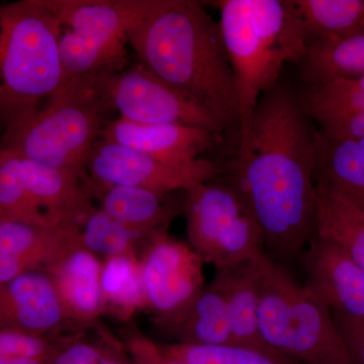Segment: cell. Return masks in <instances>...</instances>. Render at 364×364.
I'll return each instance as SVG.
<instances>
[{"label": "cell", "instance_id": "obj_25", "mask_svg": "<svg viewBox=\"0 0 364 364\" xmlns=\"http://www.w3.org/2000/svg\"><path fill=\"white\" fill-rule=\"evenodd\" d=\"M304 112L318 127L364 111V75L306 86L299 95Z\"/></svg>", "mask_w": 364, "mask_h": 364}, {"label": "cell", "instance_id": "obj_19", "mask_svg": "<svg viewBox=\"0 0 364 364\" xmlns=\"http://www.w3.org/2000/svg\"><path fill=\"white\" fill-rule=\"evenodd\" d=\"M316 184L364 215V139L333 141L316 129Z\"/></svg>", "mask_w": 364, "mask_h": 364}, {"label": "cell", "instance_id": "obj_30", "mask_svg": "<svg viewBox=\"0 0 364 364\" xmlns=\"http://www.w3.org/2000/svg\"><path fill=\"white\" fill-rule=\"evenodd\" d=\"M48 364H126L95 345L73 343L55 354Z\"/></svg>", "mask_w": 364, "mask_h": 364}, {"label": "cell", "instance_id": "obj_7", "mask_svg": "<svg viewBox=\"0 0 364 364\" xmlns=\"http://www.w3.org/2000/svg\"><path fill=\"white\" fill-rule=\"evenodd\" d=\"M58 20L63 85L128 66L132 35L164 0H40Z\"/></svg>", "mask_w": 364, "mask_h": 364}, {"label": "cell", "instance_id": "obj_27", "mask_svg": "<svg viewBox=\"0 0 364 364\" xmlns=\"http://www.w3.org/2000/svg\"><path fill=\"white\" fill-rule=\"evenodd\" d=\"M160 346L170 358L184 364H304L272 349L245 345L173 343Z\"/></svg>", "mask_w": 364, "mask_h": 364}, {"label": "cell", "instance_id": "obj_12", "mask_svg": "<svg viewBox=\"0 0 364 364\" xmlns=\"http://www.w3.org/2000/svg\"><path fill=\"white\" fill-rule=\"evenodd\" d=\"M148 240L140 258L148 308L160 325L171 328L205 287V263L188 244L167 232Z\"/></svg>", "mask_w": 364, "mask_h": 364}, {"label": "cell", "instance_id": "obj_21", "mask_svg": "<svg viewBox=\"0 0 364 364\" xmlns=\"http://www.w3.org/2000/svg\"><path fill=\"white\" fill-rule=\"evenodd\" d=\"M306 86L364 75V31L344 39L306 44L296 62Z\"/></svg>", "mask_w": 364, "mask_h": 364}, {"label": "cell", "instance_id": "obj_2", "mask_svg": "<svg viewBox=\"0 0 364 364\" xmlns=\"http://www.w3.org/2000/svg\"><path fill=\"white\" fill-rule=\"evenodd\" d=\"M139 63L221 123L238 127V104L219 21L203 2L164 0L132 35Z\"/></svg>", "mask_w": 364, "mask_h": 364}, {"label": "cell", "instance_id": "obj_8", "mask_svg": "<svg viewBox=\"0 0 364 364\" xmlns=\"http://www.w3.org/2000/svg\"><path fill=\"white\" fill-rule=\"evenodd\" d=\"M93 210L88 182L0 149V219L46 228L80 226Z\"/></svg>", "mask_w": 364, "mask_h": 364}, {"label": "cell", "instance_id": "obj_31", "mask_svg": "<svg viewBox=\"0 0 364 364\" xmlns=\"http://www.w3.org/2000/svg\"><path fill=\"white\" fill-rule=\"evenodd\" d=\"M331 313L352 364H364V320Z\"/></svg>", "mask_w": 364, "mask_h": 364}, {"label": "cell", "instance_id": "obj_15", "mask_svg": "<svg viewBox=\"0 0 364 364\" xmlns=\"http://www.w3.org/2000/svg\"><path fill=\"white\" fill-rule=\"evenodd\" d=\"M100 139L126 146L174 165H189L221 142L223 136L205 129L179 124H140L114 119Z\"/></svg>", "mask_w": 364, "mask_h": 364}, {"label": "cell", "instance_id": "obj_14", "mask_svg": "<svg viewBox=\"0 0 364 364\" xmlns=\"http://www.w3.org/2000/svg\"><path fill=\"white\" fill-rule=\"evenodd\" d=\"M79 227H38L0 219V286L25 272H46L67 251L80 245Z\"/></svg>", "mask_w": 364, "mask_h": 364}, {"label": "cell", "instance_id": "obj_28", "mask_svg": "<svg viewBox=\"0 0 364 364\" xmlns=\"http://www.w3.org/2000/svg\"><path fill=\"white\" fill-rule=\"evenodd\" d=\"M130 228L112 219L104 210H93L79 227L81 247L95 255H132L136 239L140 238Z\"/></svg>", "mask_w": 364, "mask_h": 364}, {"label": "cell", "instance_id": "obj_18", "mask_svg": "<svg viewBox=\"0 0 364 364\" xmlns=\"http://www.w3.org/2000/svg\"><path fill=\"white\" fill-rule=\"evenodd\" d=\"M102 267L95 254L79 245L46 270L65 317L87 324L102 313L105 308L100 287Z\"/></svg>", "mask_w": 364, "mask_h": 364}, {"label": "cell", "instance_id": "obj_26", "mask_svg": "<svg viewBox=\"0 0 364 364\" xmlns=\"http://www.w3.org/2000/svg\"><path fill=\"white\" fill-rule=\"evenodd\" d=\"M104 306H111L121 317H130L148 308L140 258L136 254L105 258L100 274Z\"/></svg>", "mask_w": 364, "mask_h": 364}, {"label": "cell", "instance_id": "obj_3", "mask_svg": "<svg viewBox=\"0 0 364 364\" xmlns=\"http://www.w3.org/2000/svg\"><path fill=\"white\" fill-rule=\"evenodd\" d=\"M220 28L233 72L239 136L261 97L277 86L287 62H298L306 36L291 0H218Z\"/></svg>", "mask_w": 364, "mask_h": 364}, {"label": "cell", "instance_id": "obj_24", "mask_svg": "<svg viewBox=\"0 0 364 364\" xmlns=\"http://www.w3.org/2000/svg\"><path fill=\"white\" fill-rule=\"evenodd\" d=\"M309 43L344 39L364 31V0H291Z\"/></svg>", "mask_w": 364, "mask_h": 364}, {"label": "cell", "instance_id": "obj_22", "mask_svg": "<svg viewBox=\"0 0 364 364\" xmlns=\"http://www.w3.org/2000/svg\"><path fill=\"white\" fill-rule=\"evenodd\" d=\"M173 330L177 343L193 345L231 344L232 334L226 298L213 279L196 296Z\"/></svg>", "mask_w": 364, "mask_h": 364}, {"label": "cell", "instance_id": "obj_9", "mask_svg": "<svg viewBox=\"0 0 364 364\" xmlns=\"http://www.w3.org/2000/svg\"><path fill=\"white\" fill-rule=\"evenodd\" d=\"M215 179L186 191L184 214L188 245L203 263L221 268L265 251L259 224L245 196L234 182Z\"/></svg>", "mask_w": 364, "mask_h": 364}, {"label": "cell", "instance_id": "obj_11", "mask_svg": "<svg viewBox=\"0 0 364 364\" xmlns=\"http://www.w3.org/2000/svg\"><path fill=\"white\" fill-rule=\"evenodd\" d=\"M86 172L100 188L123 186L147 189L166 196L195 188L222 174L219 164L200 158L189 165L160 161L142 152L100 139L91 151Z\"/></svg>", "mask_w": 364, "mask_h": 364}, {"label": "cell", "instance_id": "obj_33", "mask_svg": "<svg viewBox=\"0 0 364 364\" xmlns=\"http://www.w3.org/2000/svg\"><path fill=\"white\" fill-rule=\"evenodd\" d=\"M133 364H184L170 358L161 346L143 337H135L129 342Z\"/></svg>", "mask_w": 364, "mask_h": 364}, {"label": "cell", "instance_id": "obj_32", "mask_svg": "<svg viewBox=\"0 0 364 364\" xmlns=\"http://www.w3.org/2000/svg\"><path fill=\"white\" fill-rule=\"evenodd\" d=\"M317 130L326 138L333 141L364 139V111L328 122L318 127Z\"/></svg>", "mask_w": 364, "mask_h": 364}, {"label": "cell", "instance_id": "obj_17", "mask_svg": "<svg viewBox=\"0 0 364 364\" xmlns=\"http://www.w3.org/2000/svg\"><path fill=\"white\" fill-rule=\"evenodd\" d=\"M272 258L267 252L252 259L215 268L214 280L226 298L233 344L272 349L258 330V304L261 280Z\"/></svg>", "mask_w": 364, "mask_h": 364}, {"label": "cell", "instance_id": "obj_23", "mask_svg": "<svg viewBox=\"0 0 364 364\" xmlns=\"http://www.w3.org/2000/svg\"><path fill=\"white\" fill-rule=\"evenodd\" d=\"M316 188L315 235L341 248L364 272V215L329 189Z\"/></svg>", "mask_w": 364, "mask_h": 364}, {"label": "cell", "instance_id": "obj_13", "mask_svg": "<svg viewBox=\"0 0 364 364\" xmlns=\"http://www.w3.org/2000/svg\"><path fill=\"white\" fill-rule=\"evenodd\" d=\"M305 284L333 313L364 320V272L332 242L314 235L304 251Z\"/></svg>", "mask_w": 364, "mask_h": 364}, {"label": "cell", "instance_id": "obj_1", "mask_svg": "<svg viewBox=\"0 0 364 364\" xmlns=\"http://www.w3.org/2000/svg\"><path fill=\"white\" fill-rule=\"evenodd\" d=\"M316 128L299 95L274 86L239 136L234 183L255 215L267 255L289 262L315 235Z\"/></svg>", "mask_w": 364, "mask_h": 364}, {"label": "cell", "instance_id": "obj_10", "mask_svg": "<svg viewBox=\"0 0 364 364\" xmlns=\"http://www.w3.org/2000/svg\"><path fill=\"white\" fill-rule=\"evenodd\" d=\"M105 97L119 117L140 124H179L223 135L212 114L136 63L97 74Z\"/></svg>", "mask_w": 364, "mask_h": 364}, {"label": "cell", "instance_id": "obj_29", "mask_svg": "<svg viewBox=\"0 0 364 364\" xmlns=\"http://www.w3.org/2000/svg\"><path fill=\"white\" fill-rule=\"evenodd\" d=\"M53 355L52 345L42 336L0 330V364H48Z\"/></svg>", "mask_w": 364, "mask_h": 364}, {"label": "cell", "instance_id": "obj_5", "mask_svg": "<svg viewBox=\"0 0 364 364\" xmlns=\"http://www.w3.org/2000/svg\"><path fill=\"white\" fill-rule=\"evenodd\" d=\"M114 109L95 75L64 83L26 123L6 131L0 149L72 172L90 183L86 164Z\"/></svg>", "mask_w": 364, "mask_h": 364}, {"label": "cell", "instance_id": "obj_4", "mask_svg": "<svg viewBox=\"0 0 364 364\" xmlns=\"http://www.w3.org/2000/svg\"><path fill=\"white\" fill-rule=\"evenodd\" d=\"M58 20L40 0L0 4V126L35 116L63 85Z\"/></svg>", "mask_w": 364, "mask_h": 364}, {"label": "cell", "instance_id": "obj_20", "mask_svg": "<svg viewBox=\"0 0 364 364\" xmlns=\"http://www.w3.org/2000/svg\"><path fill=\"white\" fill-rule=\"evenodd\" d=\"M100 203L105 214L124 225L141 237L166 232L176 217V207L166 203L165 196L134 186L100 188Z\"/></svg>", "mask_w": 364, "mask_h": 364}, {"label": "cell", "instance_id": "obj_6", "mask_svg": "<svg viewBox=\"0 0 364 364\" xmlns=\"http://www.w3.org/2000/svg\"><path fill=\"white\" fill-rule=\"evenodd\" d=\"M257 318L261 339L282 355L304 364H352L330 309L273 259L261 280Z\"/></svg>", "mask_w": 364, "mask_h": 364}, {"label": "cell", "instance_id": "obj_16", "mask_svg": "<svg viewBox=\"0 0 364 364\" xmlns=\"http://www.w3.org/2000/svg\"><path fill=\"white\" fill-rule=\"evenodd\" d=\"M65 318L51 279L33 270L0 286V330L42 336Z\"/></svg>", "mask_w": 364, "mask_h": 364}]
</instances>
